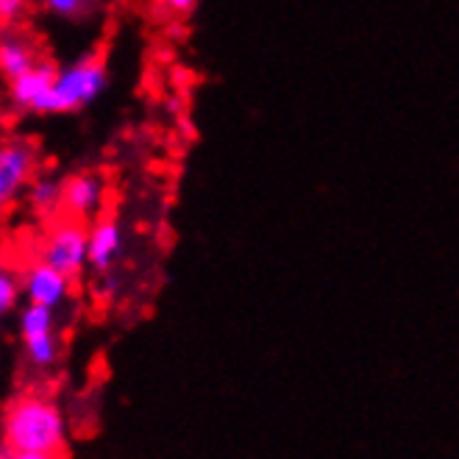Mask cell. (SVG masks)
I'll return each instance as SVG.
<instances>
[{
  "label": "cell",
  "mask_w": 459,
  "mask_h": 459,
  "mask_svg": "<svg viewBox=\"0 0 459 459\" xmlns=\"http://www.w3.org/2000/svg\"><path fill=\"white\" fill-rule=\"evenodd\" d=\"M22 295L29 304H42L50 309H59L67 299H70V290H73V279L62 270H56L53 264L37 259L34 264H29L22 270Z\"/></svg>",
  "instance_id": "5b68a950"
},
{
  "label": "cell",
  "mask_w": 459,
  "mask_h": 459,
  "mask_svg": "<svg viewBox=\"0 0 459 459\" xmlns=\"http://www.w3.org/2000/svg\"><path fill=\"white\" fill-rule=\"evenodd\" d=\"M20 292H22V279L9 264L0 262V323H4V317L17 307Z\"/></svg>",
  "instance_id": "4fadbf2b"
},
{
  "label": "cell",
  "mask_w": 459,
  "mask_h": 459,
  "mask_svg": "<svg viewBox=\"0 0 459 459\" xmlns=\"http://www.w3.org/2000/svg\"><path fill=\"white\" fill-rule=\"evenodd\" d=\"M39 62V50L22 31H6L0 34V75L6 81H14L17 75L29 73Z\"/></svg>",
  "instance_id": "9c48e42d"
},
{
  "label": "cell",
  "mask_w": 459,
  "mask_h": 459,
  "mask_svg": "<svg viewBox=\"0 0 459 459\" xmlns=\"http://www.w3.org/2000/svg\"><path fill=\"white\" fill-rule=\"evenodd\" d=\"M67 443V423L53 401L39 395H22L12 401L4 415V446L12 451L59 454Z\"/></svg>",
  "instance_id": "6da1fadb"
},
{
  "label": "cell",
  "mask_w": 459,
  "mask_h": 459,
  "mask_svg": "<svg viewBox=\"0 0 459 459\" xmlns=\"http://www.w3.org/2000/svg\"><path fill=\"white\" fill-rule=\"evenodd\" d=\"M106 201V181L98 173H75L65 181L62 209L70 212V218L87 221L95 218Z\"/></svg>",
  "instance_id": "ba28073f"
},
{
  "label": "cell",
  "mask_w": 459,
  "mask_h": 459,
  "mask_svg": "<svg viewBox=\"0 0 459 459\" xmlns=\"http://www.w3.org/2000/svg\"><path fill=\"white\" fill-rule=\"evenodd\" d=\"M0 459H59V454H42V451H12L9 446H0Z\"/></svg>",
  "instance_id": "e0dca14e"
},
{
  "label": "cell",
  "mask_w": 459,
  "mask_h": 459,
  "mask_svg": "<svg viewBox=\"0 0 459 459\" xmlns=\"http://www.w3.org/2000/svg\"><path fill=\"white\" fill-rule=\"evenodd\" d=\"M126 251V231L117 218H98L90 226V267L95 273H112V267Z\"/></svg>",
  "instance_id": "52a82bcc"
},
{
  "label": "cell",
  "mask_w": 459,
  "mask_h": 459,
  "mask_svg": "<svg viewBox=\"0 0 459 459\" xmlns=\"http://www.w3.org/2000/svg\"><path fill=\"white\" fill-rule=\"evenodd\" d=\"M156 4L165 9V12H170V14H190V12H195L198 9V4L201 0H156Z\"/></svg>",
  "instance_id": "2e32d148"
},
{
  "label": "cell",
  "mask_w": 459,
  "mask_h": 459,
  "mask_svg": "<svg viewBox=\"0 0 459 459\" xmlns=\"http://www.w3.org/2000/svg\"><path fill=\"white\" fill-rule=\"evenodd\" d=\"M37 170V151L25 140L0 143V212H4L22 186H29Z\"/></svg>",
  "instance_id": "277c9868"
},
{
  "label": "cell",
  "mask_w": 459,
  "mask_h": 459,
  "mask_svg": "<svg viewBox=\"0 0 459 459\" xmlns=\"http://www.w3.org/2000/svg\"><path fill=\"white\" fill-rule=\"evenodd\" d=\"M25 342V359H29L34 368H50L59 359V337L56 332L48 334H34V337H22Z\"/></svg>",
  "instance_id": "8fae6325"
},
{
  "label": "cell",
  "mask_w": 459,
  "mask_h": 459,
  "mask_svg": "<svg viewBox=\"0 0 459 459\" xmlns=\"http://www.w3.org/2000/svg\"><path fill=\"white\" fill-rule=\"evenodd\" d=\"M106 87H109V70H106L103 59L92 56H78L70 65L59 67L56 81L42 103L39 115H70L84 109V106L95 103Z\"/></svg>",
  "instance_id": "7a4b0ae2"
},
{
  "label": "cell",
  "mask_w": 459,
  "mask_h": 459,
  "mask_svg": "<svg viewBox=\"0 0 459 459\" xmlns=\"http://www.w3.org/2000/svg\"><path fill=\"white\" fill-rule=\"evenodd\" d=\"M56 332V309L42 307V304H29L20 312V334L34 337V334H48Z\"/></svg>",
  "instance_id": "7c38bea8"
},
{
  "label": "cell",
  "mask_w": 459,
  "mask_h": 459,
  "mask_svg": "<svg viewBox=\"0 0 459 459\" xmlns=\"http://www.w3.org/2000/svg\"><path fill=\"white\" fill-rule=\"evenodd\" d=\"M31 0H0V25H14L29 14Z\"/></svg>",
  "instance_id": "9a60e30c"
},
{
  "label": "cell",
  "mask_w": 459,
  "mask_h": 459,
  "mask_svg": "<svg viewBox=\"0 0 459 459\" xmlns=\"http://www.w3.org/2000/svg\"><path fill=\"white\" fill-rule=\"evenodd\" d=\"M39 259L75 279L90 264V229L78 218L50 226L39 242Z\"/></svg>",
  "instance_id": "3957f363"
},
{
  "label": "cell",
  "mask_w": 459,
  "mask_h": 459,
  "mask_svg": "<svg viewBox=\"0 0 459 459\" xmlns=\"http://www.w3.org/2000/svg\"><path fill=\"white\" fill-rule=\"evenodd\" d=\"M56 67H53L48 59H39L29 73L17 75L14 81H9V103L14 106L17 112H31V115H39L42 112V103L53 87V81H56Z\"/></svg>",
  "instance_id": "8992f818"
},
{
  "label": "cell",
  "mask_w": 459,
  "mask_h": 459,
  "mask_svg": "<svg viewBox=\"0 0 459 459\" xmlns=\"http://www.w3.org/2000/svg\"><path fill=\"white\" fill-rule=\"evenodd\" d=\"M62 198H65V181H59L56 176H34L25 186V204L39 218H48L56 209H62Z\"/></svg>",
  "instance_id": "30bf717a"
},
{
  "label": "cell",
  "mask_w": 459,
  "mask_h": 459,
  "mask_svg": "<svg viewBox=\"0 0 459 459\" xmlns=\"http://www.w3.org/2000/svg\"><path fill=\"white\" fill-rule=\"evenodd\" d=\"M45 12H50L53 17L62 20H78L84 17L92 6V0H42Z\"/></svg>",
  "instance_id": "5bb4252c"
}]
</instances>
